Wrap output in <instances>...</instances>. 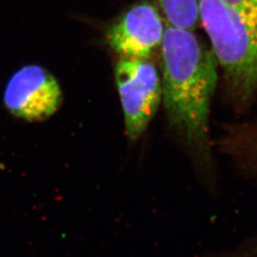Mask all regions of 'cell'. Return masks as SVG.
I'll return each instance as SVG.
<instances>
[{"mask_svg": "<svg viewBox=\"0 0 257 257\" xmlns=\"http://www.w3.org/2000/svg\"><path fill=\"white\" fill-rule=\"evenodd\" d=\"M161 102L171 128L180 138L202 175H211V99L218 80V63L193 30L166 22L160 45Z\"/></svg>", "mask_w": 257, "mask_h": 257, "instance_id": "1", "label": "cell"}, {"mask_svg": "<svg viewBox=\"0 0 257 257\" xmlns=\"http://www.w3.org/2000/svg\"><path fill=\"white\" fill-rule=\"evenodd\" d=\"M198 17L230 91L239 103L257 91V30L223 0H197Z\"/></svg>", "mask_w": 257, "mask_h": 257, "instance_id": "2", "label": "cell"}, {"mask_svg": "<svg viewBox=\"0 0 257 257\" xmlns=\"http://www.w3.org/2000/svg\"><path fill=\"white\" fill-rule=\"evenodd\" d=\"M114 76L126 133L131 141H136L145 133L161 104L160 75L149 59L119 57Z\"/></svg>", "mask_w": 257, "mask_h": 257, "instance_id": "3", "label": "cell"}, {"mask_svg": "<svg viewBox=\"0 0 257 257\" xmlns=\"http://www.w3.org/2000/svg\"><path fill=\"white\" fill-rule=\"evenodd\" d=\"M3 102L10 113L29 122H39L53 116L62 105L60 84L44 67H21L6 84Z\"/></svg>", "mask_w": 257, "mask_h": 257, "instance_id": "4", "label": "cell"}, {"mask_svg": "<svg viewBox=\"0 0 257 257\" xmlns=\"http://www.w3.org/2000/svg\"><path fill=\"white\" fill-rule=\"evenodd\" d=\"M165 22L156 5L140 1L126 10L106 33V42L119 57L149 59L158 49Z\"/></svg>", "mask_w": 257, "mask_h": 257, "instance_id": "5", "label": "cell"}, {"mask_svg": "<svg viewBox=\"0 0 257 257\" xmlns=\"http://www.w3.org/2000/svg\"><path fill=\"white\" fill-rule=\"evenodd\" d=\"M223 148L241 172L257 181V126L248 134L230 139Z\"/></svg>", "mask_w": 257, "mask_h": 257, "instance_id": "6", "label": "cell"}, {"mask_svg": "<svg viewBox=\"0 0 257 257\" xmlns=\"http://www.w3.org/2000/svg\"><path fill=\"white\" fill-rule=\"evenodd\" d=\"M158 3L168 24L193 31L198 26L197 0H158Z\"/></svg>", "mask_w": 257, "mask_h": 257, "instance_id": "7", "label": "cell"}, {"mask_svg": "<svg viewBox=\"0 0 257 257\" xmlns=\"http://www.w3.org/2000/svg\"><path fill=\"white\" fill-rule=\"evenodd\" d=\"M241 19L257 30V0H223Z\"/></svg>", "mask_w": 257, "mask_h": 257, "instance_id": "8", "label": "cell"}, {"mask_svg": "<svg viewBox=\"0 0 257 257\" xmlns=\"http://www.w3.org/2000/svg\"><path fill=\"white\" fill-rule=\"evenodd\" d=\"M255 248H256V250H255V253H254V254H255V257H257V243L256 246H255Z\"/></svg>", "mask_w": 257, "mask_h": 257, "instance_id": "9", "label": "cell"}]
</instances>
